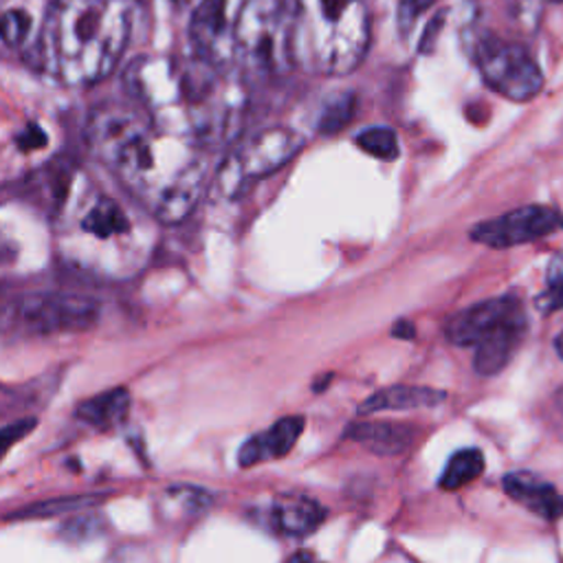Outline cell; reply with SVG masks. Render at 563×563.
I'll list each match as a JSON object with an SVG mask.
<instances>
[{"label": "cell", "mask_w": 563, "mask_h": 563, "mask_svg": "<svg viewBox=\"0 0 563 563\" xmlns=\"http://www.w3.org/2000/svg\"><path fill=\"white\" fill-rule=\"evenodd\" d=\"M93 153L161 223L185 221L203 196L205 159L177 155L170 133L133 109H102L89 126Z\"/></svg>", "instance_id": "cell-1"}, {"label": "cell", "mask_w": 563, "mask_h": 563, "mask_svg": "<svg viewBox=\"0 0 563 563\" xmlns=\"http://www.w3.org/2000/svg\"><path fill=\"white\" fill-rule=\"evenodd\" d=\"M131 30L128 0H54L36 43L38 67L65 87H93L122 63Z\"/></svg>", "instance_id": "cell-2"}, {"label": "cell", "mask_w": 563, "mask_h": 563, "mask_svg": "<svg viewBox=\"0 0 563 563\" xmlns=\"http://www.w3.org/2000/svg\"><path fill=\"white\" fill-rule=\"evenodd\" d=\"M365 0H291L293 69L341 78L359 69L370 49Z\"/></svg>", "instance_id": "cell-3"}, {"label": "cell", "mask_w": 563, "mask_h": 563, "mask_svg": "<svg viewBox=\"0 0 563 563\" xmlns=\"http://www.w3.org/2000/svg\"><path fill=\"white\" fill-rule=\"evenodd\" d=\"M291 69V0H240L232 30V71L271 80Z\"/></svg>", "instance_id": "cell-4"}, {"label": "cell", "mask_w": 563, "mask_h": 563, "mask_svg": "<svg viewBox=\"0 0 563 563\" xmlns=\"http://www.w3.org/2000/svg\"><path fill=\"white\" fill-rule=\"evenodd\" d=\"M80 203L67 205L69 234L74 238L71 254L85 267L98 269H124L122 258H131L139 251L137 225L133 214L113 196L82 192Z\"/></svg>", "instance_id": "cell-5"}, {"label": "cell", "mask_w": 563, "mask_h": 563, "mask_svg": "<svg viewBox=\"0 0 563 563\" xmlns=\"http://www.w3.org/2000/svg\"><path fill=\"white\" fill-rule=\"evenodd\" d=\"M304 148V137L291 128L278 126L243 139L221 164L216 188L227 199H238L245 190L284 168Z\"/></svg>", "instance_id": "cell-6"}, {"label": "cell", "mask_w": 563, "mask_h": 563, "mask_svg": "<svg viewBox=\"0 0 563 563\" xmlns=\"http://www.w3.org/2000/svg\"><path fill=\"white\" fill-rule=\"evenodd\" d=\"M100 319V302L80 293H36L10 308V326L30 335L89 330Z\"/></svg>", "instance_id": "cell-7"}, {"label": "cell", "mask_w": 563, "mask_h": 563, "mask_svg": "<svg viewBox=\"0 0 563 563\" xmlns=\"http://www.w3.org/2000/svg\"><path fill=\"white\" fill-rule=\"evenodd\" d=\"M475 63L484 85L510 102H530L543 89L539 65L519 45L484 36L475 47Z\"/></svg>", "instance_id": "cell-8"}, {"label": "cell", "mask_w": 563, "mask_h": 563, "mask_svg": "<svg viewBox=\"0 0 563 563\" xmlns=\"http://www.w3.org/2000/svg\"><path fill=\"white\" fill-rule=\"evenodd\" d=\"M559 225H561V216L552 207L526 205L499 218L480 223L477 227L471 229V240L491 249H508V247L539 240L552 234Z\"/></svg>", "instance_id": "cell-9"}, {"label": "cell", "mask_w": 563, "mask_h": 563, "mask_svg": "<svg viewBox=\"0 0 563 563\" xmlns=\"http://www.w3.org/2000/svg\"><path fill=\"white\" fill-rule=\"evenodd\" d=\"M519 311L523 308L515 297H493L453 315L447 322L444 335L453 346H477Z\"/></svg>", "instance_id": "cell-10"}, {"label": "cell", "mask_w": 563, "mask_h": 563, "mask_svg": "<svg viewBox=\"0 0 563 563\" xmlns=\"http://www.w3.org/2000/svg\"><path fill=\"white\" fill-rule=\"evenodd\" d=\"M304 431L302 416H286L273 423L267 431L251 436L238 451L240 466H254L267 460H278L291 453Z\"/></svg>", "instance_id": "cell-11"}, {"label": "cell", "mask_w": 563, "mask_h": 563, "mask_svg": "<svg viewBox=\"0 0 563 563\" xmlns=\"http://www.w3.org/2000/svg\"><path fill=\"white\" fill-rule=\"evenodd\" d=\"M523 335H526V315H523V311H519L517 315H513L508 322H504L497 330H493L486 339H482L475 346L477 350H475L473 365H475L477 374L493 376V374L502 372L508 365V361L513 359Z\"/></svg>", "instance_id": "cell-12"}, {"label": "cell", "mask_w": 563, "mask_h": 563, "mask_svg": "<svg viewBox=\"0 0 563 563\" xmlns=\"http://www.w3.org/2000/svg\"><path fill=\"white\" fill-rule=\"evenodd\" d=\"M326 519V508L306 495H282L269 508V523L286 537H306Z\"/></svg>", "instance_id": "cell-13"}, {"label": "cell", "mask_w": 563, "mask_h": 563, "mask_svg": "<svg viewBox=\"0 0 563 563\" xmlns=\"http://www.w3.org/2000/svg\"><path fill=\"white\" fill-rule=\"evenodd\" d=\"M504 488L517 504L526 506L528 510H532L543 519L554 521L563 517V495L534 473H528V471L508 473L504 477Z\"/></svg>", "instance_id": "cell-14"}, {"label": "cell", "mask_w": 563, "mask_h": 563, "mask_svg": "<svg viewBox=\"0 0 563 563\" xmlns=\"http://www.w3.org/2000/svg\"><path fill=\"white\" fill-rule=\"evenodd\" d=\"M348 438L363 444L379 455H401L416 442V429L412 425L379 420V423H352Z\"/></svg>", "instance_id": "cell-15"}, {"label": "cell", "mask_w": 563, "mask_h": 563, "mask_svg": "<svg viewBox=\"0 0 563 563\" xmlns=\"http://www.w3.org/2000/svg\"><path fill=\"white\" fill-rule=\"evenodd\" d=\"M447 398L442 390L425 387V385H392L374 392L359 405L361 416H370L376 412H403V409H420L436 407Z\"/></svg>", "instance_id": "cell-16"}, {"label": "cell", "mask_w": 563, "mask_h": 563, "mask_svg": "<svg viewBox=\"0 0 563 563\" xmlns=\"http://www.w3.org/2000/svg\"><path fill=\"white\" fill-rule=\"evenodd\" d=\"M131 412V394L126 387H115L111 392L98 394L85 403H80L76 416L89 427L100 431L113 429L126 420Z\"/></svg>", "instance_id": "cell-17"}, {"label": "cell", "mask_w": 563, "mask_h": 563, "mask_svg": "<svg viewBox=\"0 0 563 563\" xmlns=\"http://www.w3.org/2000/svg\"><path fill=\"white\" fill-rule=\"evenodd\" d=\"M102 495H67V497H54V499H43L32 506H25L16 510L10 519H47V517H58V515H71V513H85L93 510L95 506L102 504Z\"/></svg>", "instance_id": "cell-18"}, {"label": "cell", "mask_w": 563, "mask_h": 563, "mask_svg": "<svg viewBox=\"0 0 563 563\" xmlns=\"http://www.w3.org/2000/svg\"><path fill=\"white\" fill-rule=\"evenodd\" d=\"M484 466H486V462H484V455L480 449H460L449 458V462L440 475V486L444 491H458V488L471 484L484 471Z\"/></svg>", "instance_id": "cell-19"}, {"label": "cell", "mask_w": 563, "mask_h": 563, "mask_svg": "<svg viewBox=\"0 0 563 563\" xmlns=\"http://www.w3.org/2000/svg\"><path fill=\"white\" fill-rule=\"evenodd\" d=\"M354 111H357V98L352 93L333 95L322 109L317 131L322 135H337L341 128H346L354 120Z\"/></svg>", "instance_id": "cell-20"}, {"label": "cell", "mask_w": 563, "mask_h": 563, "mask_svg": "<svg viewBox=\"0 0 563 563\" xmlns=\"http://www.w3.org/2000/svg\"><path fill=\"white\" fill-rule=\"evenodd\" d=\"M357 146L381 161H394L398 157V137L392 128H368L357 137Z\"/></svg>", "instance_id": "cell-21"}, {"label": "cell", "mask_w": 563, "mask_h": 563, "mask_svg": "<svg viewBox=\"0 0 563 563\" xmlns=\"http://www.w3.org/2000/svg\"><path fill=\"white\" fill-rule=\"evenodd\" d=\"M32 34V16L21 10H12L0 16V43L5 47H23Z\"/></svg>", "instance_id": "cell-22"}, {"label": "cell", "mask_w": 563, "mask_h": 563, "mask_svg": "<svg viewBox=\"0 0 563 563\" xmlns=\"http://www.w3.org/2000/svg\"><path fill=\"white\" fill-rule=\"evenodd\" d=\"M102 526L104 521L93 510H85V513H76V517L63 526L60 534L67 541H87L100 534Z\"/></svg>", "instance_id": "cell-23"}, {"label": "cell", "mask_w": 563, "mask_h": 563, "mask_svg": "<svg viewBox=\"0 0 563 563\" xmlns=\"http://www.w3.org/2000/svg\"><path fill=\"white\" fill-rule=\"evenodd\" d=\"M545 0H508L510 16L515 23L528 32H534L539 27L541 14H543Z\"/></svg>", "instance_id": "cell-24"}, {"label": "cell", "mask_w": 563, "mask_h": 563, "mask_svg": "<svg viewBox=\"0 0 563 563\" xmlns=\"http://www.w3.org/2000/svg\"><path fill=\"white\" fill-rule=\"evenodd\" d=\"M438 0H398V25L407 32L427 10H431Z\"/></svg>", "instance_id": "cell-25"}, {"label": "cell", "mask_w": 563, "mask_h": 563, "mask_svg": "<svg viewBox=\"0 0 563 563\" xmlns=\"http://www.w3.org/2000/svg\"><path fill=\"white\" fill-rule=\"evenodd\" d=\"M36 427V420L34 418H27V420H19L5 429H0V462H3V458L8 455V451L21 442L32 429Z\"/></svg>", "instance_id": "cell-26"}, {"label": "cell", "mask_w": 563, "mask_h": 563, "mask_svg": "<svg viewBox=\"0 0 563 563\" xmlns=\"http://www.w3.org/2000/svg\"><path fill=\"white\" fill-rule=\"evenodd\" d=\"M537 308L541 313H552L563 308V289H548L537 297Z\"/></svg>", "instance_id": "cell-27"}, {"label": "cell", "mask_w": 563, "mask_h": 563, "mask_svg": "<svg viewBox=\"0 0 563 563\" xmlns=\"http://www.w3.org/2000/svg\"><path fill=\"white\" fill-rule=\"evenodd\" d=\"M545 282H548V289H563V254H556L550 258L545 269Z\"/></svg>", "instance_id": "cell-28"}, {"label": "cell", "mask_w": 563, "mask_h": 563, "mask_svg": "<svg viewBox=\"0 0 563 563\" xmlns=\"http://www.w3.org/2000/svg\"><path fill=\"white\" fill-rule=\"evenodd\" d=\"M19 144H21L25 150H34V148H41V146H45V144H47V137H45V133H43L41 128L32 126L30 131L21 133V137H19Z\"/></svg>", "instance_id": "cell-29"}, {"label": "cell", "mask_w": 563, "mask_h": 563, "mask_svg": "<svg viewBox=\"0 0 563 563\" xmlns=\"http://www.w3.org/2000/svg\"><path fill=\"white\" fill-rule=\"evenodd\" d=\"M392 335L401 337V339H414L416 337V328L409 322H398V324H394Z\"/></svg>", "instance_id": "cell-30"}, {"label": "cell", "mask_w": 563, "mask_h": 563, "mask_svg": "<svg viewBox=\"0 0 563 563\" xmlns=\"http://www.w3.org/2000/svg\"><path fill=\"white\" fill-rule=\"evenodd\" d=\"M286 563H322L313 552H306V550H300L295 552Z\"/></svg>", "instance_id": "cell-31"}, {"label": "cell", "mask_w": 563, "mask_h": 563, "mask_svg": "<svg viewBox=\"0 0 563 563\" xmlns=\"http://www.w3.org/2000/svg\"><path fill=\"white\" fill-rule=\"evenodd\" d=\"M554 405H556V409L563 414V385L556 390V394H554Z\"/></svg>", "instance_id": "cell-32"}, {"label": "cell", "mask_w": 563, "mask_h": 563, "mask_svg": "<svg viewBox=\"0 0 563 563\" xmlns=\"http://www.w3.org/2000/svg\"><path fill=\"white\" fill-rule=\"evenodd\" d=\"M554 346H556V352H559V357L563 359V333L556 337V341H554Z\"/></svg>", "instance_id": "cell-33"}, {"label": "cell", "mask_w": 563, "mask_h": 563, "mask_svg": "<svg viewBox=\"0 0 563 563\" xmlns=\"http://www.w3.org/2000/svg\"><path fill=\"white\" fill-rule=\"evenodd\" d=\"M179 5H190V3H194V0H177Z\"/></svg>", "instance_id": "cell-34"}, {"label": "cell", "mask_w": 563, "mask_h": 563, "mask_svg": "<svg viewBox=\"0 0 563 563\" xmlns=\"http://www.w3.org/2000/svg\"><path fill=\"white\" fill-rule=\"evenodd\" d=\"M545 3H563V0H545Z\"/></svg>", "instance_id": "cell-35"}, {"label": "cell", "mask_w": 563, "mask_h": 563, "mask_svg": "<svg viewBox=\"0 0 563 563\" xmlns=\"http://www.w3.org/2000/svg\"><path fill=\"white\" fill-rule=\"evenodd\" d=\"M561 227H563V218H561Z\"/></svg>", "instance_id": "cell-36"}]
</instances>
